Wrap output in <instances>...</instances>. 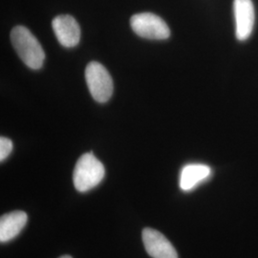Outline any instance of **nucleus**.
Returning <instances> with one entry per match:
<instances>
[{
  "instance_id": "nucleus-1",
  "label": "nucleus",
  "mask_w": 258,
  "mask_h": 258,
  "mask_svg": "<svg viewBox=\"0 0 258 258\" xmlns=\"http://www.w3.org/2000/svg\"><path fill=\"white\" fill-rule=\"evenodd\" d=\"M11 40L24 64L34 70L42 67L45 53L29 29L24 26H16L11 32Z\"/></svg>"
},
{
  "instance_id": "nucleus-5",
  "label": "nucleus",
  "mask_w": 258,
  "mask_h": 258,
  "mask_svg": "<svg viewBox=\"0 0 258 258\" xmlns=\"http://www.w3.org/2000/svg\"><path fill=\"white\" fill-rule=\"evenodd\" d=\"M235 36L239 41L247 40L253 30L255 21L254 6L251 0H234Z\"/></svg>"
},
{
  "instance_id": "nucleus-6",
  "label": "nucleus",
  "mask_w": 258,
  "mask_h": 258,
  "mask_svg": "<svg viewBox=\"0 0 258 258\" xmlns=\"http://www.w3.org/2000/svg\"><path fill=\"white\" fill-rule=\"evenodd\" d=\"M55 37L62 46H77L81 39V28L77 20L69 15L55 17L52 21Z\"/></svg>"
},
{
  "instance_id": "nucleus-10",
  "label": "nucleus",
  "mask_w": 258,
  "mask_h": 258,
  "mask_svg": "<svg viewBox=\"0 0 258 258\" xmlns=\"http://www.w3.org/2000/svg\"><path fill=\"white\" fill-rule=\"evenodd\" d=\"M13 150V142L6 137L0 138V161L3 162Z\"/></svg>"
},
{
  "instance_id": "nucleus-4",
  "label": "nucleus",
  "mask_w": 258,
  "mask_h": 258,
  "mask_svg": "<svg viewBox=\"0 0 258 258\" xmlns=\"http://www.w3.org/2000/svg\"><path fill=\"white\" fill-rule=\"evenodd\" d=\"M130 25L139 37L148 39L163 40L170 36L166 22L152 13H141L131 17Z\"/></svg>"
},
{
  "instance_id": "nucleus-3",
  "label": "nucleus",
  "mask_w": 258,
  "mask_h": 258,
  "mask_svg": "<svg viewBox=\"0 0 258 258\" xmlns=\"http://www.w3.org/2000/svg\"><path fill=\"white\" fill-rule=\"evenodd\" d=\"M85 80L93 99L98 102H108L113 94V81L103 65L92 61L86 66Z\"/></svg>"
},
{
  "instance_id": "nucleus-11",
  "label": "nucleus",
  "mask_w": 258,
  "mask_h": 258,
  "mask_svg": "<svg viewBox=\"0 0 258 258\" xmlns=\"http://www.w3.org/2000/svg\"><path fill=\"white\" fill-rule=\"evenodd\" d=\"M59 258H72L71 256H69V255H63V256H60Z\"/></svg>"
},
{
  "instance_id": "nucleus-7",
  "label": "nucleus",
  "mask_w": 258,
  "mask_h": 258,
  "mask_svg": "<svg viewBox=\"0 0 258 258\" xmlns=\"http://www.w3.org/2000/svg\"><path fill=\"white\" fill-rule=\"evenodd\" d=\"M143 241L148 254L153 258H178L177 251L164 234L151 228L143 231Z\"/></svg>"
},
{
  "instance_id": "nucleus-8",
  "label": "nucleus",
  "mask_w": 258,
  "mask_h": 258,
  "mask_svg": "<svg viewBox=\"0 0 258 258\" xmlns=\"http://www.w3.org/2000/svg\"><path fill=\"white\" fill-rule=\"evenodd\" d=\"M212 174L211 167L203 164H189L183 167L179 185L182 190L189 191L203 183Z\"/></svg>"
},
{
  "instance_id": "nucleus-2",
  "label": "nucleus",
  "mask_w": 258,
  "mask_h": 258,
  "mask_svg": "<svg viewBox=\"0 0 258 258\" xmlns=\"http://www.w3.org/2000/svg\"><path fill=\"white\" fill-rule=\"evenodd\" d=\"M105 175L102 163L93 155L92 152L80 157L75 166L73 182L80 192H86L97 186Z\"/></svg>"
},
{
  "instance_id": "nucleus-9",
  "label": "nucleus",
  "mask_w": 258,
  "mask_h": 258,
  "mask_svg": "<svg viewBox=\"0 0 258 258\" xmlns=\"http://www.w3.org/2000/svg\"><path fill=\"white\" fill-rule=\"evenodd\" d=\"M27 214L21 211L9 212L0 218V241L8 242L18 236L27 223Z\"/></svg>"
}]
</instances>
